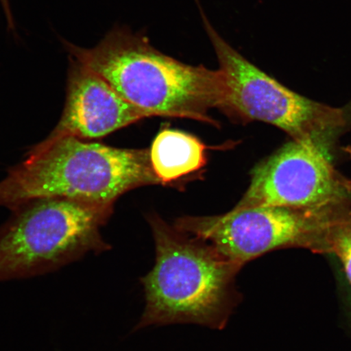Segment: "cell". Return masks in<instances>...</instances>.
I'll use <instances>...</instances> for the list:
<instances>
[{"instance_id": "obj_1", "label": "cell", "mask_w": 351, "mask_h": 351, "mask_svg": "<svg viewBox=\"0 0 351 351\" xmlns=\"http://www.w3.org/2000/svg\"><path fill=\"white\" fill-rule=\"evenodd\" d=\"M66 50L149 117L187 118L217 125L209 116L223 86L221 69L187 64L154 47L142 33L116 26L97 46L64 41Z\"/></svg>"}, {"instance_id": "obj_2", "label": "cell", "mask_w": 351, "mask_h": 351, "mask_svg": "<svg viewBox=\"0 0 351 351\" xmlns=\"http://www.w3.org/2000/svg\"><path fill=\"white\" fill-rule=\"evenodd\" d=\"M150 221L156 263L140 280L146 307L134 330L173 324L222 329L241 300L235 278L243 266L159 218Z\"/></svg>"}, {"instance_id": "obj_3", "label": "cell", "mask_w": 351, "mask_h": 351, "mask_svg": "<svg viewBox=\"0 0 351 351\" xmlns=\"http://www.w3.org/2000/svg\"><path fill=\"white\" fill-rule=\"evenodd\" d=\"M160 183L150 151L120 149L77 138L35 146L0 182V206L14 208L44 197L115 203L133 189Z\"/></svg>"}, {"instance_id": "obj_4", "label": "cell", "mask_w": 351, "mask_h": 351, "mask_svg": "<svg viewBox=\"0 0 351 351\" xmlns=\"http://www.w3.org/2000/svg\"><path fill=\"white\" fill-rule=\"evenodd\" d=\"M113 205L44 197L12 208L0 228V282L51 273L90 252L108 251L101 229Z\"/></svg>"}, {"instance_id": "obj_5", "label": "cell", "mask_w": 351, "mask_h": 351, "mask_svg": "<svg viewBox=\"0 0 351 351\" xmlns=\"http://www.w3.org/2000/svg\"><path fill=\"white\" fill-rule=\"evenodd\" d=\"M199 7L205 32L223 75L217 108L236 119L273 125L291 135L293 139L328 136L343 124L341 110L296 93L245 58L219 35Z\"/></svg>"}, {"instance_id": "obj_6", "label": "cell", "mask_w": 351, "mask_h": 351, "mask_svg": "<svg viewBox=\"0 0 351 351\" xmlns=\"http://www.w3.org/2000/svg\"><path fill=\"white\" fill-rule=\"evenodd\" d=\"M326 221L319 219L315 210L258 206L234 208L221 216L183 218L177 222V229L206 241L243 267L276 249L319 251Z\"/></svg>"}, {"instance_id": "obj_7", "label": "cell", "mask_w": 351, "mask_h": 351, "mask_svg": "<svg viewBox=\"0 0 351 351\" xmlns=\"http://www.w3.org/2000/svg\"><path fill=\"white\" fill-rule=\"evenodd\" d=\"M326 137L293 139L258 164L234 208L271 206L319 212L337 203L346 187L333 169Z\"/></svg>"}, {"instance_id": "obj_8", "label": "cell", "mask_w": 351, "mask_h": 351, "mask_svg": "<svg viewBox=\"0 0 351 351\" xmlns=\"http://www.w3.org/2000/svg\"><path fill=\"white\" fill-rule=\"evenodd\" d=\"M69 61L62 116L51 134L37 146L68 137L101 138L149 117L87 66L73 57Z\"/></svg>"}, {"instance_id": "obj_9", "label": "cell", "mask_w": 351, "mask_h": 351, "mask_svg": "<svg viewBox=\"0 0 351 351\" xmlns=\"http://www.w3.org/2000/svg\"><path fill=\"white\" fill-rule=\"evenodd\" d=\"M150 158L154 173L162 184L195 173L207 162L206 147L200 140L169 129L161 130L154 139Z\"/></svg>"}, {"instance_id": "obj_10", "label": "cell", "mask_w": 351, "mask_h": 351, "mask_svg": "<svg viewBox=\"0 0 351 351\" xmlns=\"http://www.w3.org/2000/svg\"><path fill=\"white\" fill-rule=\"evenodd\" d=\"M323 241L322 249L339 258L351 284V218L328 219Z\"/></svg>"}, {"instance_id": "obj_11", "label": "cell", "mask_w": 351, "mask_h": 351, "mask_svg": "<svg viewBox=\"0 0 351 351\" xmlns=\"http://www.w3.org/2000/svg\"><path fill=\"white\" fill-rule=\"evenodd\" d=\"M0 3H1L3 10L4 11V13H5L8 28H10L12 30L14 29L15 24H14V20H13V16L12 14L11 10H10V0H0Z\"/></svg>"}]
</instances>
